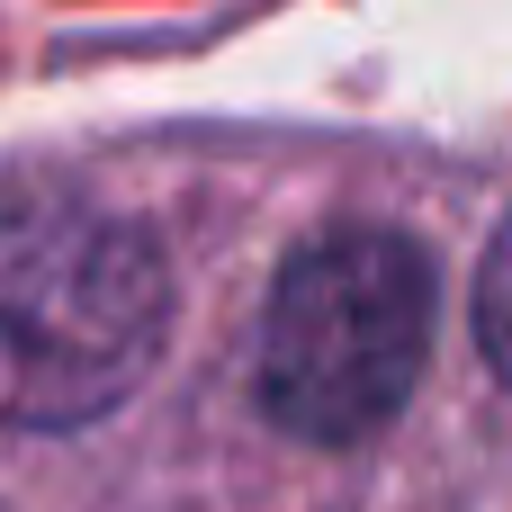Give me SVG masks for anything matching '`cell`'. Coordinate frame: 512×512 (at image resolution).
<instances>
[{
  "mask_svg": "<svg viewBox=\"0 0 512 512\" xmlns=\"http://www.w3.org/2000/svg\"><path fill=\"white\" fill-rule=\"evenodd\" d=\"M171 342V261L135 216L45 198L0 216V423L81 432Z\"/></svg>",
  "mask_w": 512,
  "mask_h": 512,
  "instance_id": "6da1fadb",
  "label": "cell"
},
{
  "mask_svg": "<svg viewBox=\"0 0 512 512\" xmlns=\"http://www.w3.org/2000/svg\"><path fill=\"white\" fill-rule=\"evenodd\" d=\"M432 360V261L387 225H333L288 252L261 315V414L315 450L387 432Z\"/></svg>",
  "mask_w": 512,
  "mask_h": 512,
  "instance_id": "7a4b0ae2",
  "label": "cell"
},
{
  "mask_svg": "<svg viewBox=\"0 0 512 512\" xmlns=\"http://www.w3.org/2000/svg\"><path fill=\"white\" fill-rule=\"evenodd\" d=\"M477 351H486V369L512 387V216H504V234L486 243V270H477Z\"/></svg>",
  "mask_w": 512,
  "mask_h": 512,
  "instance_id": "3957f363",
  "label": "cell"
}]
</instances>
